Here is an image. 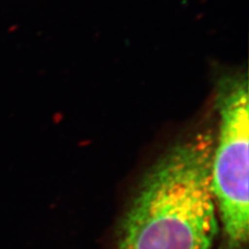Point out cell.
Wrapping results in <instances>:
<instances>
[{
	"label": "cell",
	"mask_w": 249,
	"mask_h": 249,
	"mask_svg": "<svg viewBox=\"0 0 249 249\" xmlns=\"http://www.w3.org/2000/svg\"><path fill=\"white\" fill-rule=\"evenodd\" d=\"M219 126L214 142L211 182L222 227L220 249H246L249 237L248 80L225 74L216 85Z\"/></svg>",
	"instance_id": "cell-2"
},
{
	"label": "cell",
	"mask_w": 249,
	"mask_h": 249,
	"mask_svg": "<svg viewBox=\"0 0 249 249\" xmlns=\"http://www.w3.org/2000/svg\"><path fill=\"white\" fill-rule=\"evenodd\" d=\"M215 138L199 130L171 145L144 175L115 249H211L219 230L212 190Z\"/></svg>",
	"instance_id": "cell-1"
}]
</instances>
